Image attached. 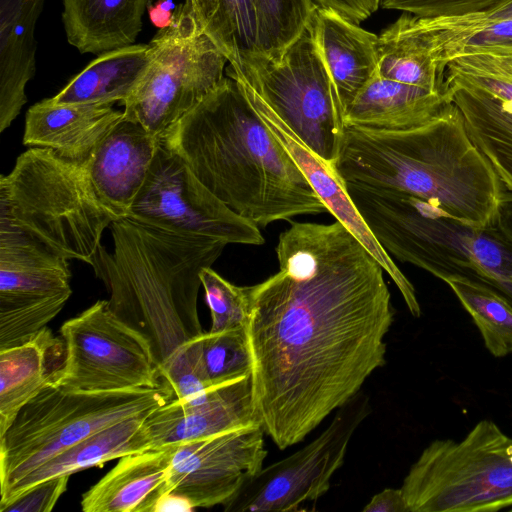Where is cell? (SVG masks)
I'll return each instance as SVG.
<instances>
[{"label": "cell", "mask_w": 512, "mask_h": 512, "mask_svg": "<svg viewBox=\"0 0 512 512\" xmlns=\"http://www.w3.org/2000/svg\"><path fill=\"white\" fill-rule=\"evenodd\" d=\"M279 271L249 286L257 417L281 450L302 441L385 364L394 321L384 269L340 222H293Z\"/></svg>", "instance_id": "1"}, {"label": "cell", "mask_w": 512, "mask_h": 512, "mask_svg": "<svg viewBox=\"0 0 512 512\" xmlns=\"http://www.w3.org/2000/svg\"><path fill=\"white\" fill-rule=\"evenodd\" d=\"M161 138L211 193L259 228L327 212L241 85L230 77Z\"/></svg>", "instance_id": "2"}, {"label": "cell", "mask_w": 512, "mask_h": 512, "mask_svg": "<svg viewBox=\"0 0 512 512\" xmlns=\"http://www.w3.org/2000/svg\"><path fill=\"white\" fill-rule=\"evenodd\" d=\"M334 168L344 182L409 193L480 228L496 225L502 206L512 201L452 101L408 130L345 127Z\"/></svg>", "instance_id": "3"}, {"label": "cell", "mask_w": 512, "mask_h": 512, "mask_svg": "<svg viewBox=\"0 0 512 512\" xmlns=\"http://www.w3.org/2000/svg\"><path fill=\"white\" fill-rule=\"evenodd\" d=\"M112 253L101 246L92 265L111 310L151 343L158 366L203 333L197 309L200 272L226 242L176 234L128 218L111 224Z\"/></svg>", "instance_id": "4"}, {"label": "cell", "mask_w": 512, "mask_h": 512, "mask_svg": "<svg viewBox=\"0 0 512 512\" xmlns=\"http://www.w3.org/2000/svg\"><path fill=\"white\" fill-rule=\"evenodd\" d=\"M345 186L390 256L442 281L464 277L483 282L512 301V240L497 225H468L397 189L350 182Z\"/></svg>", "instance_id": "5"}, {"label": "cell", "mask_w": 512, "mask_h": 512, "mask_svg": "<svg viewBox=\"0 0 512 512\" xmlns=\"http://www.w3.org/2000/svg\"><path fill=\"white\" fill-rule=\"evenodd\" d=\"M115 219L95 195L84 164L30 148L0 178V231L18 233L68 260L94 263Z\"/></svg>", "instance_id": "6"}, {"label": "cell", "mask_w": 512, "mask_h": 512, "mask_svg": "<svg viewBox=\"0 0 512 512\" xmlns=\"http://www.w3.org/2000/svg\"><path fill=\"white\" fill-rule=\"evenodd\" d=\"M174 398L154 388L80 392L51 381L0 435V494L59 452L127 418L150 413Z\"/></svg>", "instance_id": "7"}, {"label": "cell", "mask_w": 512, "mask_h": 512, "mask_svg": "<svg viewBox=\"0 0 512 512\" xmlns=\"http://www.w3.org/2000/svg\"><path fill=\"white\" fill-rule=\"evenodd\" d=\"M409 512H495L512 508V437L488 419L460 441L436 439L400 487Z\"/></svg>", "instance_id": "8"}, {"label": "cell", "mask_w": 512, "mask_h": 512, "mask_svg": "<svg viewBox=\"0 0 512 512\" xmlns=\"http://www.w3.org/2000/svg\"><path fill=\"white\" fill-rule=\"evenodd\" d=\"M244 92L266 105L329 168L345 128L337 91L308 28L278 58L227 68Z\"/></svg>", "instance_id": "9"}, {"label": "cell", "mask_w": 512, "mask_h": 512, "mask_svg": "<svg viewBox=\"0 0 512 512\" xmlns=\"http://www.w3.org/2000/svg\"><path fill=\"white\" fill-rule=\"evenodd\" d=\"M149 44L151 61L123 112L124 118L162 136L222 82L228 60L185 2Z\"/></svg>", "instance_id": "10"}, {"label": "cell", "mask_w": 512, "mask_h": 512, "mask_svg": "<svg viewBox=\"0 0 512 512\" xmlns=\"http://www.w3.org/2000/svg\"><path fill=\"white\" fill-rule=\"evenodd\" d=\"M65 345L53 380L69 391L112 392L161 384L150 341L99 300L60 328Z\"/></svg>", "instance_id": "11"}, {"label": "cell", "mask_w": 512, "mask_h": 512, "mask_svg": "<svg viewBox=\"0 0 512 512\" xmlns=\"http://www.w3.org/2000/svg\"><path fill=\"white\" fill-rule=\"evenodd\" d=\"M128 219L167 232L227 244L264 243L259 227L234 213L211 193L161 137Z\"/></svg>", "instance_id": "12"}, {"label": "cell", "mask_w": 512, "mask_h": 512, "mask_svg": "<svg viewBox=\"0 0 512 512\" xmlns=\"http://www.w3.org/2000/svg\"><path fill=\"white\" fill-rule=\"evenodd\" d=\"M371 412L368 397L358 392L338 408L329 426L292 455L262 468L223 505L226 512L303 510L325 494L342 466L358 426Z\"/></svg>", "instance_id": "13"}, {"label": "cell", "mask_w": 512, "mask_h": 512, "mask_svg": "<svg viewBox=\"0 0 512 512\" xmlns=\"http://www.w3.org/2000/svg\"><path fill=\"white\" fill-rule=\"evenodd\" d=\"M69 260L14 232L0 231V350L25 343L72 294Z\"/></svg>", "instance_id": "14"}, {"label": "cell", "mask_w": 512, "mask_h": 512, "mask_svg": "<svg viewBox=\"0 0 512 512\" xmlns=\"http://www.w3.org/2000/svg\"><path fill=\"white\" fill-rule=\"evenodd\" d=\"M264 433L257 425L177 444L166 494L195 509L226 504L263 468Z\"/></svg>", "instance_id": "15"}, {"label": "cell", "mask_w": 512, "mask_h": 512, "mask_svg": "<svg viewBox=\"0 0 512 512\" xmlns=\"http://www.w3.org/2000/svg\"><path fill=\"white\" fill-rule=\"evenodd\" d=\"M246 96L301 169L314 192L325 205L327 212L331 213L336 221L350 231L377 259L384 271L396 284L410 313L414 317H419L421 308L413 284L375 239L351 200L344 181L335 169L329 168L317 155L312 153L266 105L248 94Z\"/></svg>", "instance_id": "16"}, {"label": "cell", "mask_w": 512, "mask_h": 512, "mask_svg": "<svg viewBox=\"0 0 512 512\" xmlns=\"http://www.w3.org/2000/svg\"><path fill=\"white\" fill-rule=\"evenodd\" d=\"M257 425L261 426L250 375L212 388L193 401L173 398L146 418L153 448Z\"/></svg>", "instance_id": "17"}, {"label": "cell", "mask_w": 512, "mask_h": 512, "mask_svg": "<svg viewBox=\"0 0 512 512\" xmlns=\"http://www.w3.org/2000/svg\"><path fill=\"white\" fill-rule=\"evenodd\" d=\"M160 137L123 117L83 163L95 195L115 221L128 218L158 150Z\"/></svg>", "instance_id": "18"}, {"label": "cell", "mask_w": 512, "mask_h": 512, "mask_svg": "<svg viewBox=\"0 0 512 512\" xmlns=\"http://www.w3.org/2000/svg\"><path fill=\"white\" fill-rule=\"evenodd\" d=\"M114 104H58L52 98L26 113L23 144L49 148L59 156L83 164L93 149L123 117Z\"/></svg>", "instance_id": "19"}, {"label": "cell", "mask_w": 512, "mask_h": 512, "mask_svg": "<svg viewBox=\"0 0 512 512\" xmlns=\"http://www.w3.org/2000/svg\"><path fill=\"white\" fill-rule=\"evenodd\" d=\"M309 28L345 114L347 107L378 72V36L335 10L321 6L317 7Z\"/></svg>", "instance_id": "20"}, {"label": "cell", "mask_w": 512, "mask_h": 512, "mask_svg": "<svg viewBox=\"0 0 512 512\" xmlns=\"http://www.w3.org/2000/svg\"><path fill=\"white\" fill-rule=\"evenodd\" d=\"M177 444L131 453L95 485L83 493L85 512H154L166 494L172 458Z\"/></svg>", "instance_id": "21"}, {"label": "cell", "mask_w": 512, "mask_h": 512, "mask_svg": "<svg viewBox=\"0 0 512 512\" xmlns=\"http://www.w3.org/2000/svg\"><path fill=\"white\" fill-rule=\"evenodd\" d=\"M389 29L406 48L432 58L444 72L456 58L512 51V18L457 26L404 12Z\"/></svg>", "instance_id": "22"}, {"label": "cell", "mask_w": 512, "mask_h": 512, "mask_svg": "<svg viewBox=\"0 0 512 512\" xmlns=\"http://www.w3.org/2000/svg\"><path fill=\"white\" fill-rule=\"evenodd\" d=\"M451 102L449 93L385 79L378 72L344 114L345 127L403 131L421 126Z\"/></svg>", "instance_id": "23"}, {"label": "cell", "mask_w": 512, "mask_h": 512, "mask_svg": "<svg viewBox=\"0 0 512 512\" xmlns=\"http://www.w3.org/2000/svg\"><path fill=\"white\" fill-rule=\"evenodd\" d=\"M46 0H0V132L19 115L36 71L35 27Z\"/></svg>", "instance_id": "24"}, {"label": "cell", "mask_w": 512, "mask_h": 512, "mask_svg": "<svg viewBox=\"0 0 512 512\" xmlns=\"http://www.w3.org/2000/svg\"><path fill=\"white\" fill-rule=\"evenodd\" d=\"M150 413L105 427L59 452L0 494V504L44 480L71 476L91 467H102L106 462L124 455L152 449V440L146 426V418Z\"/></svg>", "instance_id": "25"}, {"label": "cell", "mask_w": 512, "mask_h": 512, "mask_svg": "<svg viewBox=\"0 0 512 512\" xmlns=\"http://www.w3.org/2000/svg\"><path fill=\"white\" fill-rule=\"evenodd\" d=\"M65 345L47 327L23 344L0 350V435L18 412L54 380Z\"/></svg>", "instance_id": "26"}, {"label": "cell", "mask_w": 512, "mask_h": 512, "mask_svg": "<svg viewBox=\"0 0 512 512\" xmlns=\"http://www.w3.org/2000/svg\"><path fill=\"white\" fill-rule=\"evenodd\" d=\"M67 41L80 53L101 54L133 45L149 0H62Z\"/></svg>", "instance_id": "27"}, {"label": "cell", "mask_w": 512, "mask_h": 512, "mask_svg": "<svg viewBox=\"0 0 512 512\" xmlns=\"http://www.w3.org/2000/svg\"><path fill=\"white\" fill-rule=\"evenodd\" d=\"M444 78L470 138L512 194V104L459 78Z\"/></svg>", "instance_id": "28"}, {"label": "cell", "mask_w": 512, "mask_h": 512, "mask_svg": "<svg viewBox=\"0 0 512 512\" xmlns=\"http://www.w3.org/2000/svg\"><path fill=\"white\" fill-rule=\"evenodd\" d=\"M151 58L149 43H135L103 52L52 100L58 104H123L142 78Z\"/></svg>", "instance_id": "29"}, {"label": "cell", "mask_w": 512, "mask_h": 512, "mask_svg": "<svg viewBox=\"0 0 512 512\" xmlns=\"http://www.w3.org/2000/svg\"><path fill=\"white\" fill-rule=\"evenodd\" d=\"M202 31L237 67L264 57L253 0H185Z\"/></svg>", "instance_id": "30"}, {"label": "cell", "mask_w": 512, "mask_h": 512, "mask_svg": "<svg viewBox=\"0 0 512 512\" xmlns=\"http://www.w3.org/2000/svg\"><path fill=\"white\" fill-rule=\"evenodd\" d=\"M477 326L494 357L512 354V301L491 286L469 278L444 281Z\"/></svg>", "instance_id": "31"}, {"label": "cell", "mask_w": 512, "mask_h": 512, "mask_svg": "<svg viewBox=\"0 0 512 512\" xmlns=\"http://www.w3.org/2000/svg\"><path fill=\"white\" fill-rule=\"evenodd\" d=\"M261 53L278 58L309 26L318 7L313 0H253Z\"/></svg>", "instance_id": "32"}, {"label": "cell", "mask_w": 512, "mask_h": 512, "mask_svg": "<svg viewBox=\"0 0 512 512\" xmlns=\"http://www.w3.org/2000/svg\"><path fill=\"white\" fill-rule=\"evenodd\" d=\"M202 358L213 387L251 375V356L246 329L204 332Z\"/></svg>", "instance_id": "33"}, {"label": "cell", "mask_w": 512, "mask_h": 512, "mask_svg": "<svg viewBox=\"0 0 512 512\" xmlns=\"http://www.w3.org/2000/svg\"><path fill=\"white\" fill-rule=\"evenodd\" d=\"M203 333L182 343L159 366L161 382L172 389L179 401H193L215 388L203 363Z\"/></svg>", "instance_id": "34"}, {"label": "cell", "mask_w": 512, "mask_h": 512, "mask_svg": "<svg viewBox=\"0 0 512 512\" xmlns=\"http://www.w3.org/2000/svg\"><path fill=\"white\" fill-rule=\"evenodd\" d=\"M200 279L211 314V333L246 329L249 319V286H236L216 273L203 268Z\"/></svg>", "instance_id": "35"}, {"label": "cell", "mask_w": 512, "mask_h": 512, "mask_svg": "<svg viewBox=\"0 0 512 512\" xmlns=\"http://www.w3.org/2000/svg\"><path fill=\"white\" fill-rule=\"evenodd\" d=\"M506 0H382L386 9L419 17H453L486 11Z\"/></svg>", "instance_id": "36"}, {"label": "cell", "mask_w": 512, "mask_h": 512, "mask_svg": "<svg viewBox=\"0 0 512 512\" xmlns=\"http://www.w3.org/2000/svg\"><path fill=\"white\" fill-rule=\"evenodd\" d=\"M70 476L44 480L0 504V512H49L66 491Z\"/></svg>", "instance_id": "37"}, {"label": "cell", "mask_w": 512, "mask_h": 512, "mask_svg": "<svg viewBox=\"0 0 512 512\" xmlns=\"http://www.w3.org/2000/svg\"><path fill=\"white\" fill-rule=\"evenodd\" d=\"M321 7L330 8L359 24L371 16L381 5L382 0H315Z\"/></svg>", "instance_id": "38"}, {"label": "cell", "mask_w": 512, "mask_h": 512, "mask_svg": "<svg viewBox=\"0 0 512 512\" xmlns=\"http://www.w3.org/2000/svg\"><path fill=\"white\" fill-rule=\"evenodd\" d=\"M438 18L442 19L446 23L457 26H476L488 22L512 18V0H506L505 2L483 12Z\"/></svg>", "instance_id": "39"}, {"label": "cell", "mask_w": 512, "mask_h": 512, "mask_svg": "<svg viewBox=\"0 0 512 512\" xmlns=\"http://www.w3.org/2000/svg\"><path fill=\"white\" fill-rule=\"evenodd\" d=\"M362 511L409 512V509L401 488H386L375 494Z\"/></svg>", "instance_id": "40"}, {"label": "cell", "mask_w": 512, "mask_h": 512, "mask_svg": "<svg viewBox=\"0 0 512 512\" xmlns=\"http://www.w3.org/2000/svg\"><path fill=\"white\" fill-rule=\"evenodd\" d=\"M176 7L173 0L149 1L147 10L151 23L159 29L168 27L173 21Z\"/></svg>", "instance_id": "41"}, {"label": "cell", "mask_w": 512, "mask_h": 512, "mask_svg": "<svg viewBox=\"0 0 512 512\" xmlns=\"http://www.w3.org/2000/svg\"><path fill=\"white\" fill-rule=\"evenodd\" d=\"M195 508L193 505L187 500L175 493H167L163 495L156 507L154 512H164V511H193Z\"/></svg>", "instance_id": "42"}, {"label": "cell", "mask_w": 512, "mask_h": 512, "mask_svg": "<svg viewBox=\"0 0 512 512\" xmlns=\"http://www.w3.org/2000/svg\"><path fill=\"white\" fill-rule=\"evenodd\" d=\"M497 227L512 240V201L505 203L496 222Z\"/></svg>", "instance_id": "43"}, {"label": "cell", "mask_w": 512, "mask_h": 512, "mask_svg": "<svg viewBox=\"0 0 512 512\" xmlns=\"http://www.w3.org/2000/svg\"><path fill=\"white\" fill-rule=\"evenodd\" d=\"M509 510L512 511V508H510Z\"/></svg>", "instance_id": "44"}]
</instances>
